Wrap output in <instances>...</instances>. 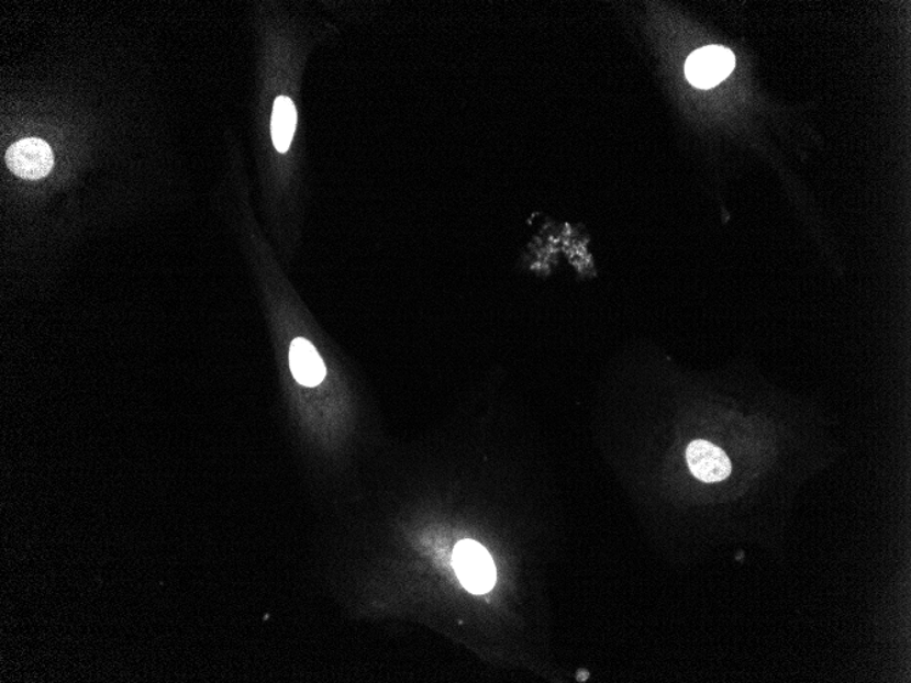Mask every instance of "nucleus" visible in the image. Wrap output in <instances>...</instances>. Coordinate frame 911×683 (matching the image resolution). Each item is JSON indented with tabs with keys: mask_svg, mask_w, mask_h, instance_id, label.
<instances>
[{
	"mask_svg": "<svg viewBox=\"0 0 911 683\" xmlns=\"http://www.w3.org/2000/svg\"><path fill=\"white\" fill-rule=\"evenodd\" d=\"M5 163L16 177L37 180L47 177L53 169L54 155L45 141L26 138L10 146Z\"/></svg>",
	"mask_w": 911,
	"mask_h": 683,
	"instance_id": "nucleus-3",
	"label": "nucleus"
},
{
	"mask_svg": "<svg viewBox=\"0 0 911 683\" xmlns=\"http://www.w3.org/2000/svg\"><path fill=\"white\" fill-rule=\"evenodd\" d=\"M458 580L473 594H486L496 583V567L489 551L474 540H463L454 551Z\"/></svg>",
	"mask_w": 911,
	"mask_h": 683,
	"instance_id": "nucleus-1",
	"label": "nucleus"
},
{
	"mask_svg": "<svg viewBox=\"0 0 911 683\" xmlns=\"http://www.w3.org/2000/svg\"><path fill=\"white\" fill-rule=\"evenodd\" d=\"M690 472L701 482L724 481L732 473V462L718 446L709 441H693L687 449Z\"/></svg>",
	"mask_w": 911,
	"mask_h": 683,
	"instance_id": "nucleus-4",
	"label": "nucleus"
},
{
	"mask_svg": "<svg viewBox=\"0 0 911 683\" xmlns=\"http://www.w3.org/2000/svg\"><path fill=\"white\" fill-rule=\"evenodd\" d=\"M297 109L291 99L286 96L277 98L274 105V115H271V138L276 149L285 154L290 149L293 134L297 130Z\"/></svg>",
	"mask_w": 911,
	"mask_h": 683,
	"instance_id": "nucleus-6",
	"label": "nucleus"
},
{
	"mask_svg": "<svg viewBox=\"0 0 911 683\" xmlns=\"http://www.w3.org/2000/svg\"><path fill=\"white\" fill-rule=\"evenodd\" d=\"M735 58L732 51L710 45V47L695 51L685 65V75L696 88L710 89L716 87L732 75Z\"/></svg>",
	"mask_w": 911,
	"mask_h": 683,
	"instance_id": "nucleus-2",
	"label": "nucleus"
},
{
	"mask_svg": "<svg viewBox=\"0 0 911 683\" xmlns=\"http://www.w3.org/2000/svg\"><path fill=\"white\" fill-rule=\"evenodd\" d=\"M290 365L293 377L304 387H316L324 381L325 365L313 344L296 338L291 344Z\"/></svg>",
	"mask_w": 911,
	"mask_h": 683,
	"instance_id": "nucleus-5",
	"label": "nucleus"
}]
</instances>
